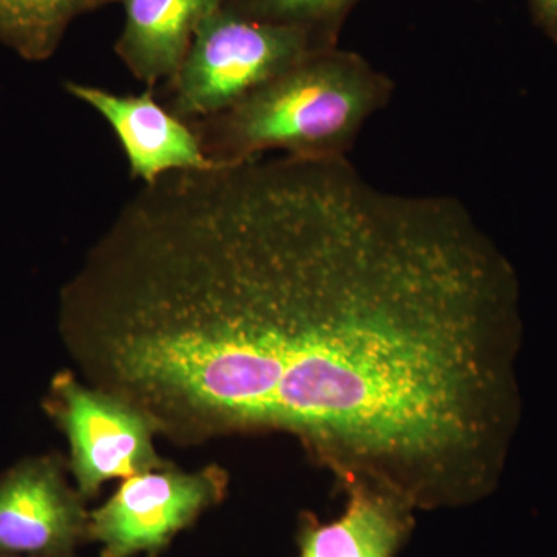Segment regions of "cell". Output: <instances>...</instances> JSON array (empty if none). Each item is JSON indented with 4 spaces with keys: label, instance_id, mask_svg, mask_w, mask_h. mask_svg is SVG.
<instances>
[{
    "label": "cell",
    "instance_id": "8fae6325",
    "mask_svg": "<svg viewBox=\"0 0 557 557\" xmlns=\"http://www.w3.org/2000/svg\"><path fill=\"white\" fill-rule=\"evenodd\" d=\"M362 0H226V9L263 24L300 28L338 46L339 33Z\"/></svg>",
    "mask_w": 557,
    "mask_h": 557
},
{
    "label": "cell",
    "instance_id": "3957f363",
    "mask_svg": "<svg viewBox=\"0 0 557 557\" xmlns=\"http://www.w3.org/2000/svg\"><path fill=\"white\" fill-rule=\"evenodd\" d=\"M332 47L309 32L247 20L223 5L201 21L185 60L156 94L164 108L193 123Z\"/></svg>",
    "mask_w": 557,
    "mask_h": 557
},
{
    "label": "cell",
    "instance_id": "ba28073f",
    "mask_svg": "<svg viewBox=\"0 0 557 557\" xmlns=\"http://www.w3.org/2000/svg\"><path fill=\"white\" fill-rule=\"evenodd\" d=\"M124 24L115 53L146 89L157 90L177 72L201 21L226 0H119Z\"/></svg>",
    "mask_w": 557,
    "mask_h": 557
},
{
    "label": "cell",
    "instance_id": "7a4b0ae2",
    "mask_svg": "<svg viewBox=\"0 0 557 557\" xmlns=\"http://www.w3.org/2000/svg\"><path fill=\"white\" fill-rule=\"evenodd\" d=\"M394 83L355 51H317L218 115L189 123L205 156L233 164L281 152L347 157L359 132L386 108Z\"/></svg>",
    "mask_w": 557,
    "mask_h": 557
},
{
    "label": "cell",
    "instance_id": "5b68a950",
    "mask_svg": "<svg viewBox=\"0 0 557 557\" xmlns=\"http://www.w3.org/2000/svg\"><path fill=\"white\" fill-rule=\"evenodd\" d=\"M225 472L205 468L183 472L157 468L124 480L87 523L100 542L102 557H132L156 553L190 525L225 493Z\"/></svg>",
    "mask_w": 557,
    "mask_h": 557
},
{
    "label": "cell",
    "instance_id": "7c38bea8",
    "mask_svg": "<svg viewBox=\"0 0 557 557\" xmlns=\"http://www.w3.org/2000/svg\"><path fill=\"white\" fill-rule=\"evenodd\" d=\"M534 24L557 44V0H528Z\"/></svg>",
    "mask_w": 557,
    "mask_h": 557
},
{
    "label": "cell",
    "instance_id": "8992f818",
    "mask_svg": "<svg viewBox=\"0 0 557 557\" xmlns=\"http://www.w3.org/2000/svg\"><path fill=\"white\" fill-rule=\"evenodd\" d=\"M54 456L22 458L0 474V555L60 557L89 523Z\"/></svg>",
    "mask_w": 557,
    "mask_h": 557
},
{
    "label": "cell",
    "instance_id": "30bf717a",
    "mask_svg": "<svg viewBox=\"0 0 557 557\" xmlns=\"http://www.w3.org/2000/svg\"><path fill=\"white\" fill-rule=\"evenodd\" d=\"M119 0H0V46L28 62L51 60L70 25Z\"/></svg>",
    "mask_w": 557,
    "mask_h": 557
},
{
    "label": "cell",
    "instance_id": "277c9868",
    "mask_svg": "<svg viewBox=\"0 0 557 557\" xmlns=\"http://www.w3.org/2000/svg\"><path fill=\"white\" fill-rule=\"evenodd\" d=\"M44 409L69 445V469L81 497L109 480L129 479L164 467L153 448L156 421L110 392L81 383L72 372L51 380Z\"/></svg>",
    "mask_w": 557,
    "mask_h": 557
},
{
    "label": "cell",
    "instance_id": "52a82bcc",
    "mask_svg": "<svg viewBox=\"0 0 557 557\" xmlns=\"http://www.w3.org/2000/svg\"><path fill=\"white\" fill-rule=\"evenodd\" d=\"M64 89L106 120L124 150L132 178L152 185L171 172L218 166L205 156L193 126L164 108L156 90L120 95L76 81H67Z\"/></svg>",
    "mask_w": 557,
    "mask_h": 557
},
{
    "label": "cell",
    "instance_id": "9c48e42d",
    "mask_svg": "<svg viewBox=\"0 0 557 557\" xmlns=\"http://www.w3.org/2000/svg\"><path fill=\"white\" fill-rule=\"evenodd\" d=\"M346 507L332 522L309 518L300 531L299 557H395L413 528V509L379 487H343Z\"/></svg>",
    "mask_w": 557,
    "mask_h": 557
},
{
    "label": "cell",
    "instance_id": "6da1fadb",
    "mask_svg": "<svg viewBox=\"0 0 557 557\" xmlns=\"http://www.w3.org/2000/svg\"><path fill=\"white\" fill-rule=\"evenodd\" d=\"M507 262L457 199L347 157L182 172L132 228L101 362L183 442L282 434L416 509L485 496L500 434Z\"/></svg>",
    "mask_w": 557,
    "mask_h": 557
},
{
    "label": "cell",
    "instance_id": "4fadbf2b",
    "mask_svg": "<svg viewBox=\"0 0 557 557\" xmlns=\"http://www.w3.org/2000/svg\"><path fill=\"white\" fill-rule=\"evenodd\" d=\"M0 557H16V556L0 555Z\"/></svg>",
    "mask_w": 557,
    "mask_h": 557
}]
</instances>
